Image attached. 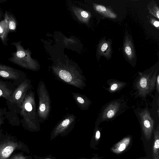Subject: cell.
Here are the masks:
<instances>
[{
  "label": "cell",
  "instance_id": "obj_13",
  "mask_svg": "<svg viewBox=\"0 0 159 159\" xmlns=\"http://www.w3.org/2000/svg\"><path fill=\"white\" fill-rule=\"evenodd\" d=\"M7 24L9 32H15L18 23L14 15L8 11H6L4 14V19Z\"/></svg>",
  "mask_w": 159,
  "mask_h": 159
},
{
  "label": "cell",
  "instance_id": "obj_3",
  "mask_svg": "<svg viewBox=\"0 0 159 159\" xmlns=\"http://www.w3.org/2000/svg\"><path fill=\"white\" fill-rule=\"evenodd\" d=\"M21 41L14 42L11 44L16 48L15 52L11 53V56L8 59L11 62L21 68L34 71L37 69V64L30 56V52L28 49H25L21 45Z\"/></svg>",
  "mask_w": 159,
  "mask_h": 159
},
{
  "label": "cell",
  "instance_id": "obj_24",
  "mask_svg": "<svg viewBox=\"0 0 159 159\" xmlns=\"http://www.w3.org/2000/svg\"><path fill=\"white\" fill-rule=\"evenodd\" d=\"M156 88L157 91V92L158 93H159V74H158L157 77V79L156 80Z\"/></svg>",
  "mask_w": 159,
  "mask_h": 159
},
{
  "label": "cell",
  "instance_id": "obj_21",
  "mask_svg": "<svg viewBox=\"0 0 159 159\" xmlns=\"http://www.w3.org/2000/svg\"><path fill=\"white\" fill-rule=\"evenodd\" d=\"M96 9L97 11L101 13H103L107 10L105 7L101 5H98L96 6Z\"/></svg>",
  "mask_w": 159,
  "mask_h": 159
},
{
  "label": "cell",
  "instance_id": "obj_15",
  "mask_svg": "<svg viewBox=\"0 0 159 159\" xmlns=\"http://www.w3.org/2000/svg\"><path fill=\"white\" fill-rule=\"evenodd\" d=\"M9 30L7 23L4 20L0 21V40L4 46L8 45L9 39Z\"/></svg>",
  "mask_w": 159,
  "mask_h": 159
},
{
  "label": "cell",
  "instance_id": "obj_23",
  "mask_svg": "<svg viewBox=\"0 0 159 159\" xmlns=\"http://www.w3.org/2000/svg\"><path fill=\"white\" fill-rule=\"evenodd\" d=\"M126 54L129 56H131L132 54L131 48L129 46H126L125 48Z\"/></svg>",
  "mask_w": 159,
  "mask_h": 159
},
{
  "label": "cell",
  "instance_id": "obj_29",
  "mask_svg": "<svg viewBox=\"0 0 159 159\" xmlns=\"http://www.w3.org/2000/svg\"><path fill=\"white\" fill-rule=\"evenodd\" d=\"M7 0H0V3H3L5 2Z\"/></svg>",
  "mask_w": 159,
  "mask_h": 159
},
{
  "label": "cell",
  "instance_id": "obj_4",
  "mask_svg": "<svg viewBox=\"0 0 159 159\" xmlns=\"http://www.w3.org/2000/svg\"><path fill=\"white\" fill-rule=\"evenodd\" d=\"M0 130V159H7L12 153L19 150L29 154L28 147L23 142L10 135H3Z\"/></svg>",
  "mask_w": 159,
  "mask_h": 159
},
{
  "label": "cell",
  "instance_id": "obj_22",
  "mask_svg": "<svg viewBox=\"0 0 159 159\" xmlns=\"http://www.w3.org/2000/svg\"><path fill=\"white\" fill-rule=\"evenodd\" d=\"M100 132L99 129L96 128L95 133L94 139L96 142H97L100 138Z\"/></svg>",
  "mask_w": 159,
  "mask_h": 159
},
{
  "label": "cell",
  "instance_id": "obj_10",
  "mask_svg": "<svg viewBox=\"0 0 159 159\" xmlns=\"http://www.w3.org/2000/svg\"><path fill=\"white\" fill-rule=\"evenodd\" d=\"M0 78L11 82L16 87L27 78L24 72L1 63Z\"/></svg>",
  "mask_w": 159,
  "mask_h": 159
},
{
  "label": "cell",
  "instance_id": "obj_14",
  "mask_svg": "<svg viewBox=\"0 0 159 159\" xmlns=\"http://www.w3.org/2000/svg\"><path fill=\"white\" fill-rule=\"evenodd\" d=\"M131 138L126 137L116 143L111 148V151L116 154H119L125 150L129 144Z\"/></svg>",
  "mask_w": 159,
  "mask_h": 159
},
{
  "label": "cell",
  "instance_id": "obj_11",
  "mask_svg": "<svg viewBox=\"0 0 159 159\" xmlns=\"http://www.w3.org/2000/svg\"><path fill=\"white\" fill-rule=\"evenodd\" d=\"M16 87L11 82L0 78V98H4L6 101H9Z\"/></svg>",
  "mask_w": 159,
  "mask_h": 159
},
{
  "label": "cell",
  "instance_id": "obj_25",
  "mask_svg": "<svg viewBox=\"0 0 159 159\" xmlns=\"http://www.w3.org/2000/svg\"><path fill=\"white\" fill-rule=\"evenodd\" d=\"M108 47V45L107 43H103L101 47V50L102 52L105 51L107 49Z\"/></svg>",
  "mask_w": 159,
  "mask_h": 159
},
{
  "label": "cell",
  "instance_id": "obj_30",
  "mask_svg": "<svg viewBox=\"0 0 159 159\" xmlns=\"http://www.w3.org/2000/svg\"><path fill=\"white\" fill-rule=\"evenodd\" d=\"M153 159H159V157L153 156Z\"/></svg>",
  "mask_w": 159,
  "mask_h": 159
},
{
  "label": "cell",
  "instance_id": "obj_8",
  "mask_svg": "<svg viewBox=\"0 0 159 159\" xmlns=\"http://www.w3.org/2000/svg\"><path fill=\"white\" fill-rule=\"evenodd\" d=\"M76 116L73 114H67L59 121L52 130L50 136L51 140L58 136L64 137L72 130L76 122Z\"/></svg>",
  "mask_w": 159,
  "mask_h": 159
},
{
  "label": "cell",
  "instance_id": "obj_18",
  "mask_svg": "<svg viewBox=\"0 0 159 159\" xmlns=\"http://www.w3.org/2000/svg\"><path fill=\"white\" fill-rule=\"evenodd\" d=\"M7 159H33L29 156H26L21 153H17Z\"/></svg>",
  "mask_w": 159,
  "mask_h": 159
},
{
  "label": "cell",
  "instance_id": "obj_16",
  "mask_svg": "<svg viewBox=\"0 0 159 159\" xmlns=\"http://www.w3.org/2000/svg\"><path fill=\"white\" fill-rule=\"evenodd\" d=\"M108 84L109 85V87L107 90L111 93L115 92L120 90L124 87L126 84L125 82L115 80L110 81Z\"/></svg>",
  "mask_w": 159,
  "mask_h": 159
},
{
  "label": "cell",
  "instance_id": "obj_32",
  "mask_svg": "<svg viewBox=\"0 0 159 159\" xmlns=\"http://www.w3.org/2000/svg\"></svg>",
  "mask_w": 159,
  "mask_h": 159
},
{
  "label": "cell",
  "instance_id": "obj_28",
  "mask_svg": "<svg viewBox=\"0 0 159 159\" xmlns=\"http://www.w3.org/2000/svg\"><path fill=\"white\" fill-rule=\"evenodd\" d=\"M98 159V158L97 157H92L90 159H86V158H78V159Z\"/></svg>",
  "mask_w": 159,
  "mask_h": 159
},
{
  "label": "cell",
  "instance_id": "obj_27",
  "mask_svg": "<svg viewBox=\"0 0 159 159\" xmlns=\"http://www.w3.org/2000/svg\"><path fill=\"white\" fill-rule=\"evenodd\" d=\"M153 25L156 27H158L159 26V22L158 21H155L153 22Z\"/></svg>",
  "mask_w": 159,
  "mask_h": 159
},
{
  "label": "cell",
  "instance_id": "obj_19",
  "mask_svg": "<svg viewBox=\"0 0 159 159\" xmlns=\"http://www.w3.org/2000/svg\"><path fill=\"white\" fill-rule=\"evenodd\" d=\"M7 112V109L6 108L0 107V126L4 123V120L6 119Z\"/></svg>",
  "mask_w": 159,
  "mask_h": 159
},
{
  "label": "cell",
  "instance_id": "obj_5",
  "mask_svg": "<svg viewBox=\"0 0 159 159\" xmlns=\"http://www.w3.org/2000/svg\"><path fill=\"white\" fill-rule=\"evenodd\" d=\"M127 108L126 102L122 98L111 101L102 108L96 124H99L105 121L112 120L123 112Z\"/></svg>",
  "mask_w": 159,
  "mask_h": 159
},
{
  "label": "cell",
  "instance_id": "obj_31",
  "mask_svg": "<svg viewBox=\"0 0 159 159\" xmlns=\"http://www.w3.org/2000/svg\"><path fill=\"white\" fill-rule=\"evenodd\" d=\"M2 14L0 11V20L1 19Z\"/></svg>",
  "mask_w": 159,
  "mask_h": 159
},
{
  "label": "cell",
  "instance_id": "obj_7",
  "mask_svg": "<svg viewBox=\"0 0 159 159\" xmlns=\"http://www.w3.org/2000/svg\"><path fill=\"white\" fill-rule=\"evenodd\" d=\"M156 72L152 74L139 73L134 83V89L137 90V96L144 98L152 93L154 89L157 76Z\"/></svg>",
  "mask_w": 159,
  "mask_h": 159
},
{
  "label": "cell",
  "instance_id": "obj_17",
  "mask_svg": "<svg viewBox=\"0 0 159 159\" xmlns=\"http://www.w3.org/2000/svg\"><path fill=\"white\" fill-rule=\"evenodd\" d=\"M154 143L152 148L153 156L159 157V126L154 131Z\"/></svg>",
  "mask_w": 159,
  "mask_h": 159
},
{
  "label": "cell",
  "instance_id": "obj_12",
  "mask_svg": "<svg viewBox=\"0 0 159 159\" xmlns=\"http://www.w3.org/2000/svg\"><path fill=\"white\" fill-rule=\"evenodd\" d=\"M73 97L79 107L83 111L87 110L91 101L85 95L77 93H72Z\"/></svg>",
  "mask_w": 159,
  "mask_h": 159
},
{
  "label": "cell",
  "instance_id": "obj_6",
  "mask_svg": "<svg viewBox=\"0 0 159 159\" xmlns=\"http://www.w3.org/2000/svg\"><path fill=\"white\" fill-rule=\"evenodd\" d=\"M39 99L37 113L40 123H43L49 116L51 108V100L48 92L44 83L40 81L37 87Z\"/></svg>",
  "mask_w": 159,
  "mask_h": 159
},
{
  "label": "cell",
  "instance_id": "obj_2",
  "mask_svg": "<svg viewBox=\"0 0 159 159\" xmlns=\"http://www.w3.org/2000/svg\"><path fill=\"white\" fill-rule=\"evenodd\" d=\"M20 124L26 130L37 132L40 129L38 117L35 93L32 89L27 93L19 114Z\"/></svg>",
  "mask_w": 159,
  "mask_h": 159
},
{
  "label": "cell",
  "instance_id": "obj_1",
  "mask_svg": "<svg viewBox=\"0 0 159 159\" xmlns=\"http://www.w3.org/2000/svg\"><path fill=\"white\" fill-rule=\"evenodd\" d=\"M32 88L31 81L27 78L17 86L12 92L10 100L6 101L8 107L6 118L9 123L13 126L20 125V120L18 116L27 92Z\"/></svg>",
  "mask_w": 159,
  "mask_h": 159
},
{
  "label": "cell",
  "instance_id": "obj_20",
  "mask_svg": "<svg viewBox=\"0 0 159 159\" xmlns=\"http://www.w3.org/2000/svg\"><path fill=\"white\" fill-rule=\"evenodd\" d=\"M34 159H57L56 157L52 156L51 154H49L44 157L34 155Z\"/></svg>",
  "mask_w": 159,
  "mask_h": 159
},
{
  "label": "cell",
  "instance_id": "obj_26",
  "mask_svg": "<svg viewBox=\"0 0 159 159\" xmlns=\"http://www.w3.org/2000/svg\"><path fill=\"white\" fill-rule=\"evenodd\" d=\"M81 14L83 17L85 18H87L89 16V15L88 13L84 11H82L81 13Z\"/></svg>",
  "mask_w": 159,
  "mask_h": 159
},
{
  "label": "cell",
  "instance_id": "obj_9",
  "mask_svg": "<svg viewBox=\"0 0 159 159\" xmlns=\"http://www.w3.org/2000/svg\"><path fill=\"white\" fill-rule=\"evenodd\" d=\"M146 104L144 108L137 110L135 113L145 137L147 140L149 141L152 135L155 123L150 115L146 101Z\"/></svg>",
  "mask_w": 159,
  "mask_h": 159
}]
</instances>
